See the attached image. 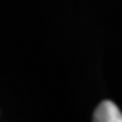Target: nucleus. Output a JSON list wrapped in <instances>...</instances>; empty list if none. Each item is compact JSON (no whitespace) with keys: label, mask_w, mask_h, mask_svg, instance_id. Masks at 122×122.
Listing matches in <instances>:
<instances>
[{"label":"nucleus","mask_w":122,"mask_h":122,"mask_svg":"<svg viewBox=\"0 0 122 122\" xmlns=\"http://www.w3.org/2000/svg\"><path fill=\"white\" fill-rule=\"evenodd\" d=\"M95 122H122V113L113 102L105 100L98 105L94 113Z\"/></svg>","instance_id":"1"}]
</instances>
